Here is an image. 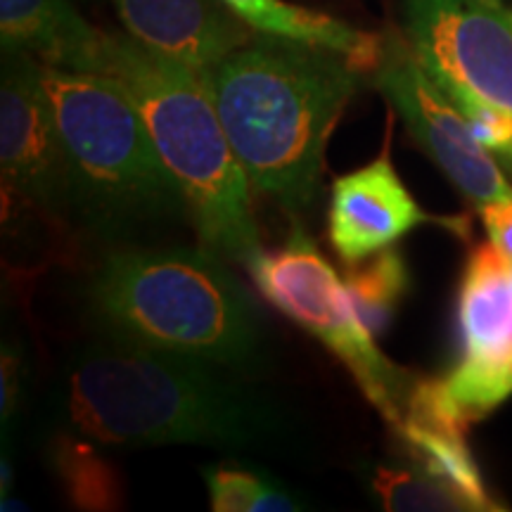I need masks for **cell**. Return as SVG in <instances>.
<instances>
[{"mask_svg":"<svg viewBox=\"0 0 512 512\" xmlns=\"http://www.w3.org/2000/svg\"><path fill=\"white\" fill-rule=\"evenodd\" d=\"M53 432L98 446L256 448L283 422L233 370L98 339L72 351L48 396Z\"/></svg>","mask_w":512,"mask_h":512,"instance_id":"1","label":"cell"},{"mask_svg":"<svg viewBox=\"0 0 512 512\" xmlns=\"http://www.w3.org/2000/svg\"><path fill=\"white\" fill-rule=\"evenodd\" d=\"M204 72L249 185L287 211L309 209L332 128L370 74L335 50L261 34Z\"/></svg>","mask_w":512,"mask_h":512,"instance_id":"2","label":"cell"},{"mask_svg":"<svg viewBox=\"0 0 512 512\" xmlns=\"http://www.w3.org/2000/svg\"><path fill=\"white\" fill-rule=\"evenodd\" d=\"M105 337L159 354L252 375L266 356V325L219 252L202 245L121 247L88 283Z\"/></svg>","mask_w":512,"mask_h":512,"instance_id":"3","label":"cell"},{"mask_svg":"<svg viewBox=\"0 0 512 512\" xmlns=\"http://www.w3.org/2000/svg\"><path fill=\"white\" fill-rule=\"evenodd\" d=\"M43 81L60 131L67 211L88 233L119 242L190 219L181 185L114 76L43 64Z\"/></svg>","mask_w":512,"mask_h":512,"instance_id":"4","label":"cell"},{"mask_svg":"<svg viewBox=\"0 0 512 512\" xmlns=\"http://www.w3.org/2000/svg\"><path fill=\"white\" fill-rule=\"evenodd\" d=\"M102 74L136 102L166 169L181 185L202 245L249 264L261 252L245 171L211 95L207 72L110 34Z\"/></svg>","mask_w":512,"mask_h":512,"instance_id":"5","label":"cell"},{"mask_svg":"<svg viewBox=\"0 0 512 512\" xmlns=\"http://www.w3.org/2000/svg\"><path fill=\"white\" fill-rule=\"evenodd\" d=\"M247 271L275 309L335 354L366 399L389 425H399L413 377L377 349L375 335L358 318L354 299L330 261L318 252L302 226L275 252L261 249Z\"/></svg>","mask_w":512,"mask_h":512,"instance_id":"6","label":"cell"},{"mask_svg":"<svg viewBox=\"0 0 512 512\" xmlns=\"http://www.w3.org/2000/svg\"><path fill=\"white\" fill-rule=\"evenodd\" d=\"M403 36L453 102L512 121V5L505 0H403Z\"/></svg>","mask_w":512,"mask_h":512,"instance_id":"7","label":"cell"},{"mask_svg":"<svg viewBox=\"0 0 512 512\" xmlns=\"http://www.w3.org/2000/svg\"><path fill=\"white\" fill-rule=\"evenodd\" d=\"M370 81L399 112L415 143L465 197L477 207L512 202V185L498 169L496 157L479 143L456 102L422 67L408 38L396 29L384 34L382 57Z\"/></svg>","mask_w":512,"mask_h":512,"instance_id":"8","label":"cell"},{"mask_svg":"<svg viewBox=\"0 0 512 512\" xmlns=\"http://www.w3.org/2000/svg\"><path fill=\"white\" fill-rule=\"evenodd\" d=\"M458 316L465 356L444 387L472 422L512 396V264L491 242L467 261Z\"/></svg>","mask_w":512,"mask_h":512,"instance_id":"9","label":"cell"},{"mask_svg":"<svg viewBox=\"0 0 512 512\" xmlns=\"http://www.w3.org/2000/svg\"><path fill=\"white\" fill-rule=\"evenodd\" d=\"M0 166L3 195L48 216L67 209L64 155L43 64L22 50H3Z\"/></svg>","mask_w":512,"mask_h":512,"instance_id":"10","label":"cell"},{"mask_svg":"<svg viewBox=\"0 0 512 512\" xmlns=\"http://www.w3.org/2000/svg\"><path fill=\"white\" fill-rule=\"evenodd\" d=\"M430 221L437 219L413 200L389 159V147L375 162L339 176L332 185L330 242L347 266L392 247L413 228Z\"/></svg>","mask_w":512,"mask_h":512,"instance_id":"11","label":"cell"},{"mask_svg":"<svg viewBox=\"0 0 512 512\" xmlns=\"http://www.w3.org/2000/svg\"><path fill=\"white\" fill-rule=\"evenodd\" d=\"M112 5L133 41L197 69L214 67L254 38L223 0H112Z\"/></svg>","mask_w":512,"mask_h":512,"instance_id":"12","label":"cell"},{"mask_svg":"<svg viewBox=\"0 0 512 512\" xmlns=\"http://www.w3.org/2000/svg\"><path fill=\"white\" fill-rule=\"evenodd\" d=\"M3 50H22L46 67L102 74L110 34L69 0H0Z\"/></svg>","mask_w":512,"mask_h":512,"instance_id":"13","label":"cell"},{"mask_svg":"<svg viewBox=\"0 0 512 512\" xmlns=\"http://www.w3.org/2000/svg\"><path fill=\"white\" fill-rule=\"evenodd\" d=\"M223 5L254 34L335 50L368 74L375 72L382 57L384 36L368 34L325 12L287 0H223Z\"/></svg>","mask_w":512,"mask_h":512,"instance_id":"14","label":"cell"},{"mask_svg":"<svg viewBox=\"0 0 512 512\" xmlns=\"http://www.w3.org/2000/svg\"><path fill=\"white\" fill-rule=\"evenodd\" d=\"M394 430L406 444L413 463L427 472L458 503V508L501 510V505L486 494L484 479L467 448L463 430L422 425L413 420H403Z\"/></svg>","mask_w":512,"mask_h":512,"instance_id":"15","label":"cell"},{"mask_svg":"<svg viewBox=\"0 0 512 512\" xmlns=\"http://www.w3.org/2000/svg\"><path fill=\"white\" fill-rule=\"evenodd\" d=\"M98 444L69 432H53L48 460L64 496L79 510H121L124 508V479Z\"/></svg>","mask_w":512,"mask_h":512,"instance_id":"16","label":"cell"},{"mask_svg":"<svg viewBox=\"0 0 512 512\" xmlns=\"http://www.w3.org/2000/svg\"><path fill=\"white\" fill-rule=\"evenodd\" d=\"M408 280L406 261L394 247H384L358 264H349L344 285L354 299L358 318L375 337L392 325L403 294L408 292Z\"/></svg>","mask_w":512,"mask_h":512,"instance_id":"17","label":"cell"},{"mask_svg":"<svg viewBox=\"0 0 512 512\" xmlns=\"http://www.w3.org/2000/svg\"><path fill=\"white\" fill-rule=\"evenodd\" d=\"M368 486L380 498L384 510H441L458 508L434 479L418 465H370Z\"/></svg>","mask_w":512,"mask_h":512,"instance_id":"18","label":"cell"},{"mask_svg":"<svg viewBox=\"0 0 512 512\" xmlns=\"http://www.w3.org/2000/svg\"><path fill=\"white\" fill-rule=\"evenodd\" d=\"M214 512H256L275 477L254 467H207L202 472Z\"/></svg>","mask_w":512,"mask_h":512,"instance_id":"19","label":"cell"},{"mask_svg":"<svg viewBox=\"0 0 512 512\" xmlns=\"http://www.w3.org/2000/svg\"><path fill=\"white\" fill-rule=\"evenodd\" d=\"M22 396V349L17 344H3V366H0V425L3 434L15 420Z\"/></svg>","mask_w":512,"mask_h":512,"instance_id":"20","label":"cell"},{"mask_svg":"<svg viewBox=\"0 0 512 512\" xmlns=\"http://www.w3.org/2000/svg\"><path fill=\"white\" fill-rule=\"evenodd\" d=\"M489 242L512 264V202H491L479 207Z\"/></svg>","mask_w":512,"mask_h":512,"instance_id":"21","label":"cell"}]
</instances>
